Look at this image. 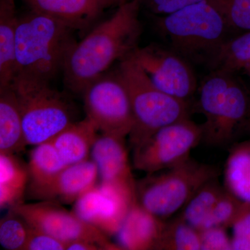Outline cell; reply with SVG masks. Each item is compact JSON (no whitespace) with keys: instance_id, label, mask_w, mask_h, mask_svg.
Returning a JSON list of instances; mask_svg holds the SVG:
<instances>
[{"instance_id":"ac0fdd59","label":"cell","mask_w":250,"mask_h":250,"mask_svg":"<svg viewBox=\"0 0 250 250\" xmlns=\"http://www.w3.org/2000/svg\"><path fill=\"white\" fill-rule=\"evenodd\" d=\"M18 21L15 0H0V89L10 86L18 73Z\"/></svg>"},{"instance_id":"f546056e","label":"cell","mask_w":250,"mask_h":250,"mask_svg":"<svg viewBox=\"0 0 250 250\" xmlns=\"http://www.w3.org/2000/svg\"><path fill=\"white\" fill-rule=\"evenodd\" d=\"M227 229L209 228L200 230L201 250H232L231 238L229 237Z\"/></svg>"},{"instance_id":"d6986e66","label":"cell","mask_w":250,"mask_h":250,"mask_svg":"<svg viewBox=\"0 0 250 250\" xmlns=\"http://www.w3.org/2000/svg\"><path fill=\"white\" fill-rule=\"evenodd\" d=\"M27 146L19 104L10 85L0 89V153L16 154Z\"/></svg>"},{"instance_id":"4316f807","label":"cell","mask_w":250,"mask_h":250,"mask_svg":"<svg viewBox=\"0 0 250 250\" xmlns=\"http://www.w3.org/2000/svg\"><path fill=\"white\" fill-rule=\"evenodd\" d=\"M223 18L229 30L250 31V0H207Z\"/></svg>"},{"instance_id":"7c38bea8","label":"cell","mask_w":250,"mask_h":250,"mask_svg":"<svg viewBox=\"0 0 250 250\" xmlns=\"http://www.w3.org/2000/svg\"><path fill=\"white\" fill-rule=\"evenodd\" d=\"M137 202L136 190L100 182L74 203L72 211L108 236L116 235Z\"/></svg>"},{"instance_id":"5bb4252c","label":"cell","mask_w":250,"mask_h":250,"mask_svg":"<svg viewBox=\"0 0 250 250\" xmlns=\"http://www.w3.org/2000/svg\"><path fill=\"white\" fill-rule=\"evenodd\" d=\"M125 138L102 134L98 136L90 152L100 181L118 184L136 191V182L131 173Z\"/></svg>"},{"instance_id":"484cf974","label":"cell","mask_w":250,"mask_h":250,"mask_svg":"<svg viewBox=\"0 0 250 250\" xmlns=\"http://www.w3.org/2000/svg\"><path fill=\"white\" fill-rule=\"evenodd\" d=\"M247 205L248 203L241 201L225 188V190L202 229L214 227L225 229L231 228Z\"/></svg>"},{"instance_id":"e575fe53","label":"cell","mask_w":250,"mask_h":250,"mask_svg":"<svg viewBox=\"0 0 250 250\" xmlns=\"http://www.w3.org/2000/svg\"><path fill=\"white\" fill-rule=\"evenodd\" d=\"M244 70L247 72V74H248V75H249V77H250V65H249V66L248 67H246Z\"/></svg>"},{"instance_id":"52a82bcc","label":"cell","mask_w":250,"mask_h":250,"mask_svg":"<svg viewBox=\"0 0 250 250\" xmlns=\"http://www.w3.org/2000/svg\"><path fill=\"white\" fill-rule=\"evenodd\" d=\"M218 176L215 166L190 158L171 168L147 174L136 182L137 202L166 221L180 211L203 184Z\"/></svg>"},{"instance_id":"1f68e13d","label":"cell","mask_w":250,"mask_h":250,"mask_svg":"<svg viewBox=\"0 0 250 250\" xmlns=\"http://www.w3.org/2000/svg\"><path fill=\"white\" fill-rule=\"evenodd\" d=\"M204 0H142L152 14L164 16L173 14L190 5Z\"/></svg>"},{"instance_id":"ffe728a7","label":"cell","mask_w":250,"mask_h":250,"mask_svg":"<svg viewBox=\"0 0 250 250\" xmlns=\"http://www.w3.org/2000/svg\"><path fill=\"white\" fill-rule=\"evenodd\" d=\"M224 183L228 191L245 203L250 204V140L236 143L229 148Z\"/></svg>"},{"instance_id":"3957f363","label":"cell","mask_w":250,"mask_h":250,"mask_svg":"<svg viewBox=\"0 0 250 250\" xmlns=\"http://www.w3.org/2000/svg\"><path fill=\"white\" fill-rule=\"evenodd\" d=\"M156 25L176 53L190 63L209 68L229 39L228 26L207 0L161 16Z\"/></svg>"},{"instance_id":"f1b7e54d","label":"cell","mask_w":250,"mask_h":250,"mask_svg":"<svg viewBox=\"0 0 250 250\" xmlns=\"http://www.w3.org/2000/svg\"><path fill=\"white\" fill-rule=\"evenodd\" d=\"M231 228L232 250H250V204L247 205Z\"/></svg>"},{"instance_id":"44dd1931","label":"cell","mask_w":250,"mask_h":250,"mask_svg":"<svg viewBox=\"0 0 250 250\" xmlns=\"http://www.w3.org/2000/svg\"><path fill=\"white\" fill-rule=\"evenodd\" d=\"M28 166L15 154L0 153V207L9 209L22 203L29 183Z\"/></svg>"},{"instance_id":"8fae6325","label":"cell","mask_w":250,"mask_h":250,"mask_svg":"<svg viewBox=\"0 0 250 250\" xmlns=\"http://www.w3.org/2000/svg\"><path fill=\"white\" fill-rule=\"evenodd\" d=\"M164 93L190 103L198 89L190 62L170 47L151 44L137 47L130 55Z\"/></svg>"},{"instance_id":"cb8c5ba5","label":"cell","mask_w":250,"mask_h":250,"mask_svg":"<svg viewBox=\"0 0 250 250\" xmlns=\"http://www.w3.org/2000/svg\"><path fill=\"white\" fill-rule=\"evenodd\" d=\"M156 250H200V231L177 215L166 220Z\"/></svg>"},{"instance_id":"83f0119b","label":"cell","mask_w":250,"mask_h":250,"mask_svg":"<svg viewBox=\"0 0 250 250\" xmlns=\"http://www.w3.org/2000/svg\"><path fill=\"white\" fill-rule=\"evenodd\" d=\"M29 229L27 222L10 209L0 221V244L7 250H24Z\"/></svg>"},{"instance_id":"9c48e42d","label":"cell","mask_w":250,"mask_h":250,"mask_svg":"<svg viewBox=\"0 0 250 250\" xmlns=\"http://www.w3.org/2000/svg\"><path fill=\"white\" fill-rule=\"evenodd\" d=\"M86 117L102 134L129 136L134 116L127 89L118 70L104 73L82 93Z\"/></svg>"},{"instance_id":"9a60e30c","label":"cell","mask_w":250,"mask_h":250,"mask_svg":"<svg viewBox=\"0 0 250 250\" xmlns=\"http://www.w3.org/2000/svg\"><path fill=\"white\" fill-rule=\"evenodd\" d=\"M164 223L136 202L115 235L116 244L121 250H156Z\"/></svg>"},{"instance_id":"d4e9b609","label":"cell","mask_w":250,"mask_h":250,"mask_svg":"<svg viewBox=\"0 0 250 250\" xmlns=\"http://www.w3.org/2000/svg\"><path fill=\"white\" fill-rule=\"evenodd\" d=\"M250 65V31L229 39L212 64V70L236 73Z\"/></svg>"},{"instance_id":"6da1fadb","label":"cell","mask_w":250,"mask_h":250,"mask_svg":"<svg viewBox=\"0 0 250 250\" xmlns=\"http://www.w3.org/2000/svg\"><path fill=\"white\" fill-rule=\"evenodd\" d=\"M141 6L142 0H129L118 6L111 18L75 44L62 70L68 89L82 94L113 62L127 58L139 47L142 34Z\"/></svg>"},{"instance_id":"7a4b0ae2","label":"cell","mask_w":250,"mask_h":250,"mask_svg":"<svg viewBox=\"0 0 250 250\" xmlns=\"http://www.w3.org/2000/svg\"><path fill=\"white\" fill-rule=\"evenodd\" d=\"M235 73L212 70L199 87V108L205 116L202 143L230 148L250 131V98Z\"/></svg>"},{"instance_id":"8992f818","label":"cell","mask_w":250,"mask_h":250,"mask_svg":"<svg viewBox=\"0 0 250 250\" xmlns=\"http://www.w3.org/2000/svg\"><path fill=\"white\" fill-rule=\"evenodd\" d=\"M17 98L27 146L47 142L74 123L73 108L49 81L18 72L11 85Z\"/></svg>"},{"instance_id":"277c9868","label":"cell","mask_w":250,"mask_h":250,"mask_svg":"<svg viewBox=\"0 0 250 250\" xmlns=\"http://www.w3.org/2000/svg\"><path fill=\"white\" fill-rule=\"evenodd\" d=\"M73 29L46 15L31 11L19 17L16 35L18 73L50 82L62 70L77 43Z\"/></svg>"},{"instance_id":"4dcf8cb0","label":"cell","mask_w":250,"mask_h":250,"mask_svg":"<svg viewBox=\"0 0 250 250\" xmlns=\"http://www.w3.org/2000/svg\"><path fill=\"white\" fill-rule=\"evenodd\" d=\"M24 250H66L63 242L30 227Z\"/></svg>"},{"instance_id":"30bf717a","label":"cell","mask_w":250,"mask_h":250,"mask_svg":"<svg viewBox=\"0 0 250 250\" xmlns=\"http://www.w3.org/2000/svg\"><path fill=\"white\" fill-rule=\"evenodd\" d=\"M11 210L22 217L31 228L60 240L66 246L70 242L84 240L98 245L102 250H121L109 241L106 233L83 221L59 204L45 201L22 202Z\"/></svg>"},{"instance_id":"5b68a950","label":"cell","mask_w":250,"mask_h":250,"mask_svg":"<svg viewBox=\"0 0 250 250\" xmlns=\"http://www.w3.org/2000/svg\"><path fill=\"white\" fill-rule=\"evenodd\" d=\"M118 71L127 89L134 116L129 135L131 147L166 125L190 118V103L158 88L130 56L120 62Z\"/></svg>"},{"instance_id":"ba28073f","label":"cell","mask_w":250,"mask_h":250,"mask_svg":"<svg viewBox=\"0 0 250 250\" xmlns=\"http://www.w3.org/2000/svg\"><path fill=\"white\" fill-rule=\"evenodd\" d=\"M201 125L190 118L161 128L133 149V166L147 174L171 168L190 159L202 142Z\"/></svg>"},{"instance_id":"7402d4cb","label":"cell","mask_w":250,"mask_h":250,"mask_svg":"<svg viewBox=\"0 0 250 250\" xmlns=\"http://www.w3.org/2000/svg\"><path fill=\"white\" fill-rule=\"evenodd\" d=\"M218 177L203 184L180 210L179 216L198 231L203 228L225 190V187L220 185Z\"/></svg>"},{"instance_id":"836d02e7","label":"cell","mask_w":250,"mask_h":250,"mask_svg":"<svg viewBox=\"0 0 250 250\" xmlns=\"http://www.w3.org/2000/svg\"><path fill=\"white\" fill-rule=\"evenodd\" d=\"M102 9L104 10L112 6H120L129 0H98Z\"/></svg>"},{"instance_id":"4fadbf2b","label":"cell","mask_w":250,"mask_h":250,"mask_svg":"<svg viewBox=\"0 0 250 250\" xmlns=\"http://www.w3.org/2000/svg\"><path fill=\"white\" fill-rule=\"evenodd\" d=\"M98 167L93 160L67 166L49 182L39 187L28 188L31 197L41 201L74 204L97 184Z\"/></svg>"},{"instance_id":"2e32d148","label":"cell","mask_w":250,"mask_h":250,"mask_svg":"<svg viewBox=\"0 0 250 250\" xmlns=\"http://www.w3.org/2000/svg\"><path fill=\"white\" fill-rule=\"evenodd\" d=\"M31 11L61 21L74 30L89 27L104 10L98 0H23Z\"/></svg>"},{"instance_id":"d6a6232c","label":"cell","mask_w":250,"mask_h":250,"mask_svg":"<svg viewBox=\"0 0 250 250\" xmlns=\"http://www.w3.org/2000/svg\"><path fill=\"white\" fill-rule=\"evenodd\" d=\"M102 250L98 245L92 242L80 240L67 243L66 250Z\"/></svg>"},{"instance_id":"e0dca14e","label":"cell","mask_w":250,"mask_h":250,"mask_svg":"<svg viewBox=\"0 0 250 250\" xmlns=\"http://www.w3.org/2000/svg\"><path fill=\"white\" fill-rule=\"evenodd\" d=\"M98 131L93 122L85 117L68 125L50 141L65 164L72 165L88 159Z\"/></svg>"},{"instance_id":"603a6c76","label":"cell","mask_w":250,"mask_h":250,"mask_svg":"<svg viewBox=\"0 0 250 250\" xmlns=\"http://www.w3.org/2000/svg\"><path fill=\"white\" fill-rule=\"evenodd\" d=\"M28 188L39 187L49 182L67 165L50 141L34 146L29 156Z\"/></svg>"}]
</instances>
